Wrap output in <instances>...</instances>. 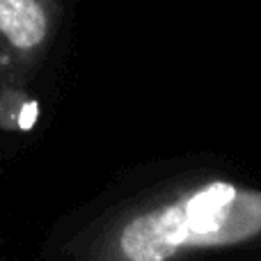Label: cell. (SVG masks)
<instances>
[{
    "mask_svg": "<svg viewBox=\"0 0 261 261\" xmlns=\"http://www.w3.org/2000/svg\"><path fill=\"white\" fill-rule=\"evenodd\" d=\"M261 236V190L208 181L122 218L96 257L163 261L199 250L231 248Z\"/></svg>",
    "mask_w": 261,
    "mask_h": 261,
    "instance_id": "6da1fadb",
    "label": "cell"
},
{
    "mask_svg": "<svg viewBox=\"0 0 261 261\" xmlns=\"http://www.w3.org/2000/svg\"><path fill=\"white\" fill-rule=\"evenodd\" d=\"M60 23L58 0H0V85L32 81Z\"/></svg>",
    "mask_w": 261,
    "mask_h": 261,
    "instance_id": "7a4b0ae2",
    "label": "cell"
},
{
    "mask_svg": "<svg viewBox=\"0 0 261 261\" xmlns=\"http://www.w3.org/2000/svg\"><path fill=\"white\" fill-rule=\"evenodd\" d=\"M39 117V106L23 85H0V128L30 130Z\"/></svg>",
    "mask_w": 261,
    "mask_h": 261,
    "instance_id": "3957f363",
    "label": "cell"
}]
</instances>
